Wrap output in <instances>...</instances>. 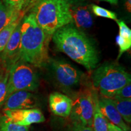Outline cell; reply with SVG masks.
Instances as JSON below:
<instances>
[{
    "label": "cell",
    "mask_w": 131,
    "mask_h": 131,
    "mask_svg": "<svg viewBox=\"0 0 131 131\" xmlns=\"http://www.w3.org/2000/svg\"><path fill=\"white\" fill-rule=\"evenodd\" d=\"M52 38L57 49L88 70L96 68L99 58L96 47L89 38L72 23L57 30Z\"/></svg>",
    "instance_id": "6da1fadb"
},
{
    "label": "cell",
    "mask_w": 131,
    "mask_h": 131,
    "mask_svg": "<svg viewBox=\"0 0 131 131\" xmlns=\"http://www.w3.org/2000/svg\"><path fill=\"white\" fill-rule=\"evenodd\" d=\"M52 37L39 27L34 15L29 12L22 19L19 60L35 68H41L49 61V44Z\"/></svg>",
    "instance_id": "7a4b0ae2"
},
{
    "label": "cell",
    "mask_w": 131,
    "mask_h": 131,
    "mask_svg": "<svg viewBox=\"0 0 131 131\" xmlns=\"http://www.w3.org/2000/svg\"><path fill=\"white\" fill-rule=\"evenodd\" d=\"M28 12L39 27L50 37L62 27L72 23L69 5L63 0H35Z\"/></svg>",
    "instance_id": "3957f363"
},
{
    "label": "cell",
    "mask_w": 131,
    "mask_h": 131,
    "mask_svg": "<svg viewBox=\"0 0 131 131\" xmlns=\"http://www.w3.org/2000/svg\"><path fill=\"white\" fill-rule=\"evenodd\" d=\"M92 81L94 88L101 96L111 98L123 87L131 83V77L118 63L107 62L95 69Z\"/></svg>",
    "instance_id": "277c9868"
},
{
    "label": "cell",
    "mask_w": 131,
    "mask_h": 131,
    "mask_svg": "<svg viewBox=\"0 0 131 131\" xmlns=\"http://www.w3.org/2000/svg\"><path fill=\"white\" fill-rule=\"evenodd\" d=\"M35 67L19 60L9 70L6 99L17 91H37L40 85L38 75Z\"/></svg>",
    "instance_id": "5b68a950"
},
{
    "label": "cell",
    "mask_w": 131,
    "mask_h": 131,
    "mask_svg": "<svg viewBox=\"0 0 131 131\" xmlns=\"http://www.w3.org/2000/svg\"><path fill=\"white\" fill-rule=\"evenodd\" d=\"M71 99L72 105L70 116L73 123L92 127L94 109L93 89L81 90L75 93Z\"/></svg>",
    "instance_id": "8992f818"
},
{
    "label": "cell",
    "mask_w": 131,
    "mask_h": 131,
    "mask_svg": "<svg viewBox=\"0 0 131 131\" xmlns=\"http://www.w3.org/2000/svg\"><path fill=\"white\" fill-rule=\"evenodd\" d=\"M50 66L57 84L64 89L76 88L84 78V73L81 70L61 60H50Z\"/></svg>",
    "instance_id": "52a82bcc"
},
{
    "label": "cell",
    "mask_w": 131,
    "mask_h": 131,
    "mask_svg": "<svg viewBox=\"0 0 131 131\" xmlns=\"http://www.w3.org/2000/svg\"><path fill=\"white\" fill-rule=\"evenodd\" d=\"M4 112V115L8 121L23 126H29L34 123H41L46 120L43 114L37 108L8 111Z\"/></svg>",
    "instance_id": "ba28073f"
},
{
    "label": "cell",
    "mask_w": 131,
    "mask_h": 131,
    "mask_svg": "<svg viewBox=\"0 0 131 131\" xmlns=\"http://www.w3.org/2000/svg\"><path fill=\"white\" fill-rule=\"evenodd\" d=\"M21 22L16 26L6 47L0 53V61L9 69L20 58Z\"/></svg>",
    "instance_id": "9c48e42d"
},
{
    "label": "cell",
    "mask_w": 131,
    "mask_h": 131,
    "mask_svg": "<svg viewBox=\"0 0 131 131\" xmlns=\"http://www.w3.org/2000/svg\"><path fill=\"white\" fill-rule=\"evenodd\" d=\"M38 101L37 96L31 92L17 91L12 93L7 98L3 104V111L29 109L35 108Z\"/></svg>",
    "instance_id": "30bf717a"
},
{
    "label": "cell",
    "mask_w": 131,
    "mask_h": 131,
    "mask_svg": "<svg viewBox=\"0 0 131 131\" xmlns=\"http://www.w3.org/2000/svg\"><path fill=\"white\" fill-rule=\"evenodd\" d=\"M69 11L72 23L78 29H89L94 24L90 6L84 3L70 5Z\"/></svg>",
    "instance_id": "8fae6325"
},
{
    "label": "cell",
    "mask_w": 131,
    "mask_h": 131,
    "mask_svg": "<svg viewBox=\"0 0 131 131\" xmlns=\"http://www.w3.org/2000/svg\"><path fill=\"white\" fill-rule=\"evenodd\" d=\"M98 104L101 113L108 122L119 127L123 131H130V127L121 117L111 98L98 96Z\"/></svg>",
    "instance_id": "7c38bea8"
},
{
    "label": "cell",
    "mask_w": 131,
    "mask_h": 131,
    "mask_svg": "<svg viewBox=\"0 0 131 131\" xmlns=\"http://www.w3.org/2000/svg\"><path fill=\"white\" fill-rule=\"evenodd\" d=\"M49 104L50 111L55 115L64 118L70 116L72 101L68 96L55 92L49 95Z\"/></svg>",
    "instance_id": "4fadbf2b"
},
{
    "label": "cell",
    "mask_w": 131,
    "mask_h": 131,
    "mask_svg": "<svg viewBox=\"0 0 131 131\" xmlns=\"http://www.w3.org/2000/svg\"><path fill=\"white\" fill-rule=\"evenodd\" d=\"M116 22L119 27V34L116 38V42L119 47L117 60H119L124 52L131 48V30L122 19H117Z\"/></svg>",
    "instance_id": "5bb4252c"
},
{
    "label": "cell",
    "mask_w": 131,
    "mask_h": 131,
    "mask_svg": "<svg viewBox=\"0 0 131 131\" xmlns=\"http://www.w3.org/2000/svg\"><path fill=\"white\" fill-rule=\"evenodd\" d=\"M93 96L94 101V114H93L92 127L94 131H107L108 121L104 117L100 109L98 104V95L95 89H93Z\"/></svg>",
    "instance_id": "9a60e30c"
},
{
    "label": "cell",
    "mask_w": 131,
    "mask_h": 131,
    "mask_svg": "<svg viewBox=\"0 0 131 131\" xmlns=\"http://www.w3.org/2000/svg\"><path fill=\"white\" fill-rule=\"evenodd\" d=\"M115 107L124 122L131 123V98H122L114 96L111 98Z\"/></svg>",
    "instance_id": "2e32d148"
},
{
    "label": "cell",
    "mask_w": 131,
    "mask_h": 131,
    "mask_svg": "<svg viewBox=\"0 0 131 131\" xmlns=\"http://www.w3.org/2000/svg\"><path fill=\"white\" fill-rule=\"evenodd\" d=\"M26 14L7 7L4 4L0 5V32L7 25Z\"/></svg>",
    "instance_id": "e0dca14e"
},
{
    "label": "cell",
    "mask_w": 131,
    "mask_h": 131,
    "mask_svg": "<svg viewBox=\"0 0 131 131\" xmlns=\"http://www.w3.org/2000/svg\"><path fill=\"white\" fill-rule=\"evenodd\" d=\"M35 0H1L3 4L18 12L27 14Z\"/></svg>",
    "instance_id": "ac0fdd59"
},
{
    "label": "cell",
    "mask_w": 131,
    "mask_h": 131,
    "mask_svg": "<svg viewBox=\"0 0 131 131\" xmlns=\"http://www.w3.org/2000/svg\"><path fill=\"white\" fill-rule=\"evenodd\" d=\"M9 69L1 62L0 65V109L6 100Z\"/></svg>",
    "instance_id": "d6986e66"
},
{
    "label": "cell",
    "mask_w": 131,
    "mask_h": 131,
    "mask_svg": "<svg viewBox=\"0 0 131 131\" xmlns=\"http://www.w3.org/2000/svg\"><path fill=\"white\" fill-rule=\"evenodd\" d=\"M24 16H21L17 19L10 23L9 25H7L0 32V53L3 51V49L6 47L12 33L14 32L19 23L22 21Z\"/></svg>",
    "instance_id": "ffe728a7"
},
{
    "label": "cell",
    "mask_w": 131,
    "mask_h": 131,
    "mask_svg": "<svg viewBox=\"0 0 131 131\" xmlns=\"http://www.w3.org/2000/svg\"><path fill=\"white\" fill-rule=\"evenodd\" d=\"M0 131H29V126L18 125L8 121L4 115L0 117Z\"/></svg>",
    "instance_id": "44dd1931"
},
{
    "label": "cell",
    "mask_w": 131,
    "mask_h": 131,
    "mask_svg": "<svg viewBox=\"0 0 131 131\" xmlns=\"http://www.w3.org/2000/svg\"><path fill=\"white\" fill-rule=\"evenodd\" d=\"M91 8L92 12L96 16H99V17L111 19L115 21H117L118 19L117 15L115 13L111 10H109L106 9L105 8L100 7V6L95 4L91 5Z\"/></svg>",
    "instance_id": "7402d4cb"
},
{
    "label": "cell",
    "mask_w": 131,
    "mask_h": 131,
    "mask_svg": "<svg viewBox=\"0 0 131 131\" xmlns=\"http://www.w3.org/2000/svg\"><path fill=\"white\" fill-rule=\"evenodd\" d=\"M115 96L122 98H131V83L123 87L116 93Z\"/></svg>",
    "instance_id": "603a6c76"
},
{
    "label": "cell",
    "mask_w": 131,
    "mask_h": 131,
    "mask_svg": "<svg viewBox=\"0 0 131 131\" xmlns=\"http://www.w3.org/2000/svg\"><path fill=\"white\" fill-rule=\"evenodd\" d=\"M70 131H94L92 127L86 126L79 124L73 123V126Z\"/></svg>",
    "instance_id": "cb8c5ba5"
},
{
    "label": "cell",
    "mask_w": 131,
    "mask_h": 131,
    "mask_svg": "<svg viewBox=\"0 0 131 131\" xmlns=\"http://www.w3.org/2000/svg\"><path fill=\"white\" fill-rule=\"evenodd\" d=\"M107 131H123L119 127L114 125V124L108 122L107 123Z\"/></svg>",
    "instance_id": "d4e9b609"
},
{
    "label": "cell",
    "mask_w": 131,
    "mask_h": 131,
    "mask_svg": "<svg viewBox=\"0 0 131 131\" xmlns=\"http://www.w3.org/2000/svg\"><path fill=\"white\" fill-rule=\"evenodd\" d=\"M63 1H64L65 3H66L67 4H68L69 6H70V5H73V4H79V3H84L85 1H88V0H63Z\"/></svg>",
    "instance_id": "484cf974"
},
{
    "label": "cell",
    "mask_w": 131,
    "mask_h": 131,
    "mask_svg": "<svg viewBox=\"0 0 131 131\" xmlns=\"http://www.w3.org/2000/svg\"><path fill=\"white\" fill-rule=\"evenodd\" d=\"M100 1H106V2H107L110 4L112 5H117L118 3L119 0H100Z\"/></svg>",
    "instance_id": "4316f807"
},
{
    "label": "cell",
    "mask_w": 131,
    "mask_h": 131,
    "mask_svg": "<svg viewBox=\"0 0 131 131\" xmlns=\"http://www.w3.org/2000/svg\"><path fill=\"white\" fill-rule=\"evenodd\" d=\"M126 7L129 12H130L131 9V0H127L126 1Z\"/></svg>",
    "instance_id": "83f0119b"
},
{
    "label": "cell",
    "mask_w": 131,
    "mask_h": 131,
    "mask_svg": "<svg viewBox=\"0 0 131 131\" xmlns=\"http://www.w3.org/2000/svg\"><path fill=\"white\" fill-rule=\"evenodd\" d=\"M2 4H3L2 1H1V0H0V5H1Z\"/></svg>",
    "instance_id": "f1b7e54d"
},
{
    "label": "cell",
    "mask_w": 131,
    "mask_h": 131,
    "mask_svg": "<svg viewBox=\"0 0 131 131\" xmlns=\"http://www.w3.org/2000/svg\"><path fill=\"white\" fill-rule=\"evenodd\" d=\"M1 61H0V65H1Z\"/></svg>",
    "instance_id": "f546056e"
}]
</instances>
